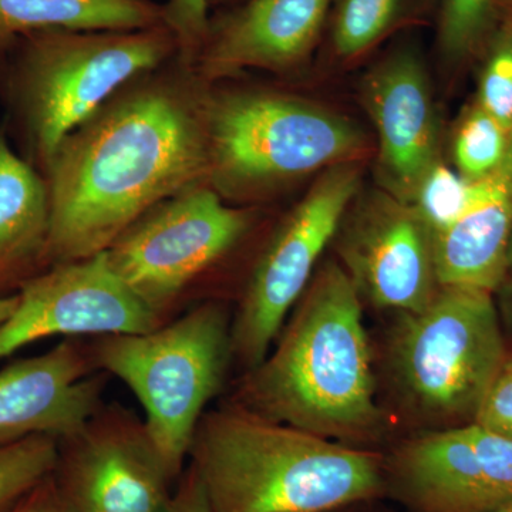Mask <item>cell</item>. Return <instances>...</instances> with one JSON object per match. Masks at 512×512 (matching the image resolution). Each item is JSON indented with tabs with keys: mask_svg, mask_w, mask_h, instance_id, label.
<instances>
[{
	"mask_svg": "<svg viewBox=\"0 0 512 512\" xmlns=\"http://www.w3.org/2000/svg\"><path fill=\"white\" fill-rule=\"evenodd\" d=\"M494 293L440 286L417 313L399 315L389 343L394 389L433 430L473 423L504 370L507 353Z\"/></svg>",
	"mask_w": 512,
	"mask_h": 512,
	"instance_id": "52a82bcc",
	"label": "cell"
},
{
	"mask_svg": "<svg viewBox=\"0 0 512 512\" xmlns=\"http://www.w3.org/2000/svg\"><path fill=\"white\" fill-rule=\"evenodd\" d=\"M498 22L512 28V0H498Z\"/></svg>",
	"mask_w": 512,
	"mask_h": 512,
	"instance_id": "1f68e13d",
	"label": "cell"
},
{
	"mask_svg": "<svg viewBox=\"0 0 512 512\" xmlns=\"http://www.w3.org/2000/svg\"><path fill=\"white\" fill-rule=\"evenodd\" d=\"M512 237V147L504 164L477 181L466 214L433 239L440 286L497 292Z\"/></svg>",
	"mask_w": 512,
	"mask_h": 512,
	"instance_id": "e0dca14e",
	"label": "cell"
},
{
	"mask_svg": "<svg viewBox=\"0 0 512 512\" xmlns=\"http://www.w3.org/2000/svg\"><path fill=\"white\" fill-rule=\"evenodd\" d=\"M167 512H214L197 471L188 463L175 484Z\"/></svg>",
	"mask_w": 512,
	"mask_h": 512,
	"instance_id": "83f0119b",
	"label": "cell"
},
{
	"mask_svg": "<svg viewBox=\"0 0 512 512\" xmlns=\"http://www.w3.org/2000/svg\"><path fill=\"white\" fill-rule=\"evenodd\" d=\"M8 56L3 92L10 120L22 157L43 173L74 128L131 80L178 57V46L165 25L46 30L19 39Z\"/></svg>",
	"mask_w": 512,
	"mask_h": 512,
	"instance_id": "277c9868",
	"label": "cell"
},
{
	"mask_svg": "<svg viewBox=\"0 0 512 512\" xmlns=\"http://www.w3.org/2000/svg\"><path fill=\"white\" fill-rule=\"evenodd\" d=\"M252 225L251 208L228 204L201 183L146 212L104 252L114 274L165 323L194 305L197 286Z\"/></svg>",
	"mask_w": 512,
	"mask_h": 512,
	"instance_id": "ba28073f",
	"label": "cell"
},
{
	"mask_svg": "<svg viewBox=\"0 0 512 512\" xmlns=\"http://www.w3.org/2000/svg\"><path fill=\"white\" fill-rule=\"evenodd\" d=\"M362 93L379 137L380 184L409 204L423 175L439 161V123L419 56L400 50L387 57L367 74Z\"/></svg>",
	"mask_w": 512,
	"mask_h": 512,
	"instance_id": "9a60e30c",
	"label": "cell"
},
{
	"mask_svg": "<svg viewBox=\"0 0 512 512\" xmlns=\"http://www.w3.org/2000/svg\"><path fill=\"white\" fill-rule=\"evenodd\" d=\"M204 114L207 184L228 204L355 163L367 148L360 128L345 117L276 90L205 83Z\"/></svg>",
	"mask_w": 512,
	"mask_h": 512,
	"instance_id": "5b68a950",
	"label": "cell"
},
{
	"mask_svg": "<svg viewBox=\"0 0 512 512\" xmlns=\"http://www.w3.org/2000/svg\"><path fill=\"white\" fill-rule=\"evenodd\" d=\"M57 444L55 437L32 436L0 446V512H8L36 485L52 476Z\"/></svg>",
	"mask_w": 512,
	"mask_h": 512,
	"instance_id": "603a6c76",
	"label": "cell"
},
{
	"mask_svg": "<svg viewBox=\"0 0 512 512\" xmlns=\"http://www.w3.org/2000/svg\"><path fill=\"white\" fill-rule=\"evenodd\" d=\"M511 147L512 131L473 103L461 114L454 131L457 173L471 183L484 180L504 164Z\"/></svg>",
	"mask_w": 512,
	"mask_h": 512,
	"instance_id": "ffe728a7",
	"label": "cell"
},
{
	"mask_svg": "<svg viewBox=\"0 0 512 512\" xmlns=\"http://www.w3.org/2000/svg\"><path fill=\"white\" fill-rule=\"evenodd\" d=\"M164 25L151 0H0V62L22 37L46 30H140Z\"/></svg>",
	"mask_w": 512,
	"mask_h": 512,
	"instance_id": "d6986e66",
	"label": "cell"
},
{
	"mask_svg": "<svg viewBox=\"0 0 512 512\" xmlns=\"http://www.w3.org/2000/svg\"><path fill=\"white\" fill-rule=\"evenodd\" d=\"M493 512H512V503L504 505V507L498 508Z\"/></svg>",
	"mask_w": 512,
	"mask_h": 512,
	"instance_id": "836d02e7",
	"label": "cell"
},
{
	"mask_svg": "<svg viewBox=\"0 0 512 512\" xmlns=\"http://www.w3.org/2000/svg\"><path fill=\"white\" fill-rule=\"evenodd\" d=\"M205 83L178 57L141 74L74 128L43 177L49 268L92 258L138 218L207 183Z\"/></svg>",
	"mask_w": 512,
	"mask_h": 512,
	"instance_id": "6da1fadb",
	"label": "cell"
},
{
	"mask_svg": "<svg viewBox=\"0 0 512 512\" xmlns=\"http://www.w3.org/2000/svg\"><path fill=\"white\" fill-rule=\"evenodd\" d=\"M163 12L164 25L177 40L178 59L192 67L210 29L208 0H167Z\"/></svg>",
	"mask_w": 512,
	"mask_h": 512,
	"instance_id": "484cf974",
	"label": "cell"
},
{
	"mask_svg": "<svg viewBox=\"0 0 512 512\" xmlns=\"http://www.w3.org/2000/svg\"><path fill=\"white\" fill-rule=\"evenodd\" d=\"M52 477L73 512H167L177 484L144 420L119 403L59 440Z\"/></svg>",
	"mask_w": 512,
	"mask_h": 512,
	"instance_id": "30bf717a",
	"label": "cell"
},
{
	"mask_svg": "<svg viewBox=\"0 0 512 512\" xmlns=\"http://www.w3.org/2000/svg\"><path fill=\"white\" fill-rule=\"evenodd\" d=\"M504 369L511 370V372H512V353L510 356H507V362H505Z\"/></svg>",
	"mask_w": 512,
	"mask_h": 512,
	"instance_id": "e575fe53",
	"label": "cell"
},
{
	"mask_svg": "<svg viewBox=\"0 0 512 512\" xmlns=\"http://www.w3.org/2000/svg\"><path fill=\"white\" fill-rule=\"evenodd\" d=\"M18 295L0 296V323L9 318L10 313L16 308Z\"/></svg>",
	"mask_w": 512,
	"mask_h": 512,
	"instance_id": "d6a6232c",
	"label": "cell"
},
{
	"mask_svg": "<svg viewBox=\"0 0 512 512\" xmlns=\"http://www.w3.org/2000/svg\"><path fill=\"white\" fill-rule=\"evenodd\" d=\"M50 198L42 173L0 130V296L49 268Z\"/></svg>",
	"mask_w": 512,
	"mask_h": 512,
	"instance_id": "ac0fdd59",
	"label": "cell"
},
{
	"mask_svg": "<svg viewBox=\"0 0 512 512\" xmlns=\"http://www.w3.org/2000/svg\"><path fill=\"white\" fill-rule=\"evenodd\" d=\"M332 0H249L212 25L191 69L201 82L232 79L248 69L285 73L318 42Z\"/></svg>",
	"mask_w": 512,
	"mask_h": 512,
	"instance_id": "2e32d148",
	"label": "cell"
},
{
	"mask_svg": "<svg viewBox=\"0 0 512 512\" xmlns=\"http://www.w3.org/2000/svg\"><path fill=\"white\" fill-rule=\"evenodd\" d=\"M495 293H498V298H500V311L498 312L503 316L505 325L512 330V237L510 247H508L507 261H505L503 281Z\"/></svg>",
	"mask_w": 512,
	"mask_h": 512,
	"instance_id": "f546056e",
	"label": "cell"
},
{
	"mask_svg": "<svg viewBox=\"0 0 512 512\" xmlns=\"http://www.w3.org/2000/svg\"><path fill=\"white\" fill-rule=\"evenodd\" d=\"M231 328L227 306L205 299L148 332L90 338L97 369L126 384L143 407L148 434L175 481L234 365Z\"/></svg>",
	"mask_w": 512,
	"mask_h": 512,
	"instance_id": "8992f818",
	"label": "cell"
},
{
	"mask_svg": "<svg viewBox=\"0 0 512 512\" xmlns=\"http://www.w3.org/2000/svg\"><path fill=\"white\" fill-rule=\"evenodd\" d=\"M106 384L90 338H66L42 355L2 367L0 446L32 436H70L103 406Z\"/></svg>",
	"mask_w": 512,
	"mask_h": 512,
	"instance_id": "5bb4252c",
	"label": "cell"
},
{
	"mask_svg": "<svg viewBox=\"0 0 512 512\" xmlns=\"http://www.w3.org/2000/svg\"><path fill=\"white\" fill-rule=\"evenodd\" d=\"M8 512H73L52 476L36 485Z\"/></svg>",
	"mask_w": 512,
	"mask_h": 512,
	"instance_id": "f1b7e54d",
	"label": "cell"
},
{
	"mask_svg": "<svg viewBox=\"0 0 512 512\" xmlns=\"http://www.w3.org/2000/svg\"><path fill=\"white\" fill-rule=\"evenodd\" d=\"M403 0H336L332 45L342 59H355L377 42L400 18Z\"/></svg>",
	"mask_w": 512,
	"mask_h": 512,
	"instance_id": "44dd1931",
	"label": "cell"
},
{
	"mask_svg": "<svg viewBox=\"0 0 512 512\" xmlns=\"http://www.w3.org/2000/svg\"><path fill=\"white\" fill-rule=\"evenodd\" d=\"M0 323V362L39 340L143 333L163 325L114 274L106 252L50 266L16 293Z\"/></svg>",
	"mask_w": 512,
	"mask_h": 512,
	"instance_id": "7c38bea8",
	"label": "cell"
},
{
	"mask_svg": "<svg viewBox=\"0 0 512 512\" xmlns=\"http://www.w3.org/2000/svg\"><path fill=\"white\" fill-rule=\"evenodd\" d=\"M363 301L336 261L313 275L265 359L232 402L279 423L373 450L383 429Z\"/></svg>",
	"mask_w": 512,
	"mask_h": 512,
	"instance_id": "7a4b0ae2",
	"label": "cell"
},
{
	"mask_svg": "<svg viewBox=\"0 0 512 512\" xmlns=\"http://www.w3.org/2000/svg\"><path fill=\"white\" fill-rule=\"evenodd\" d=\"M473 423L512 439V372L503 370L485 396Z\"/></svg>",
	"mask_w": 512,
	"mask_h": 512,
	"instance_id": "4316f807",
	"label": "cell"
},
{
	"mask_svg": "<svg viewBox=\"0 0 512 512\" xmlns=\"http://www.w3.org/2000/svg\"><path fill=\"white\" fill-rule=\"evenodd\" d=\"M188 464L214 512H329L386 497L384 456L227 402L204 413Z\"/></svg>",
	"mask_w": 512,
	"mask_h": 512,
	"instance_id": "3957f363",
	"label": "cell"
},
{
	"mask_svg": "<svg viewBox=\"0 0 512 512\" xmlns=\"http://www.w3.org/2000/svg\"><path fill=\"white\" fill-rule=\"evenodd\" d=\"M380 501L382 500L363 501V503L352 504L349 507L329 512H392L380 507Z\"/></svg>",
	"mask_w": 512,
	"mask_h": 512,
	"instance_id": "4dcf8cb0",
	"label": "cell"
},
{
	"mask_svg": "<svg viewBox=\"0 0 512 512\" xmlns=\"http://www.w3.org/2000/svg\"><path fill=\"white\" fill-rule=\"evenodd\" d=\"M476 103L512 131V28L500 25L487 43Z\"/></svg>",
	"mask_w": 512,
	"mask_h": 512,
	"instance_id": "d4e9b609",
	"label": "cell"
},
{
	"mask_svg": "<svg viewBox=\"0 0 512 512\" xmlns=\"http://www.w3.org/2000/svg\"><path fill=\"white\" fill-rule=\"evenodd\" d=\"M384 473L407 512H493L512 503V439L476 423L431 430L384 456Z\"/></svg>",
	"mask_w": 512,
	"mask_h": 512,
	"instance_id": "8fae6325",
	"label": "cell"
},
{
	"mask_svg": "<svg viewBox=\"0 0 512 512\" xmlns=\"http://www.w3.org/2000/svg\"><path fill=\"white\" fill-rule=\"evenodd\" d=\"M476 195L477 183L466 180L439 160L423 175L409 204L434 239L466 214Z\"/></svg>",
	"mask_w": 512,
	"mask_h": 512,
	"instance_id": "7402d4cb",
	"label": "cell"
},
{
	"mask_svg": "<svg viewBox=\"0 0 512 512\" xmlns=\"http://www.w3.org/2000/svg\"><path fill=\"white\" fill-rule=\"evenodd\" d=\"M338 254L362 301L377 309L423 311L440 289L433 237L412 205L386 191L346 211Z\"/></svg>",
	"mask_w": 512,
	"mask_h": 512,
	"instance_id": "4fadbf2b",
	"label": "cell"
},
{
	"mask_svg": "<svg viewBox=\"0 0 512 512\" xmlns=\"http://www.w3.org/2000/svg\"><path fill=\"white\" fill-rule=\"evenodd\" d=\"M498 0H443L439 39L443 55L460 62L487 45L498 22Z\"/></svg>",
	"mask_w": 512,
	"mask_h": 512,
	"instance_id": "cb8c5ba5",
	"label": "cell"
},
{
	"mask_svg": "<svg viewBox=\"0 0 512 512\" xmlns=\"http://www.w3.org/2000/svg\"><path fill=\"white\" fill-rule=\"evenodd\" d=\"M359 188L355 163L328 168L266 241L232 312V357L242 373L268 355Z\"/></svg>",
	"mask_w": 512,
	"mask_h": 512,
	"instance_id": "9c48e42d",
	"label": "cell"
}]
</instances>
